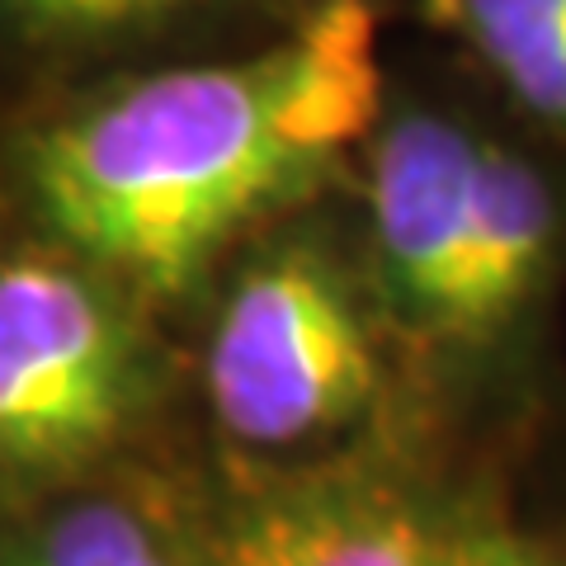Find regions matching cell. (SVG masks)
<instances>
[{"instance_id": "obj_1", "label": "cell", "mask_w": 566, "mask_h": 566, "mask_svg": "<svg viewBox=\"0 0 566 566\" xmlns=\"http://www.w3.org/2000/svg\"><path fill=\"white\" fill-rule=\"evenodd\" d=\"M378 114L374 10L331 0L270 52L156 71L48 128L29 180L81 255L180 293L245 222L307 193Z\"/></svg>"}, {"instance_id": "obj_9", "label": "cell", "mask_w": 566, "mask_h": 566, "mask_svg": "<svg viewBox=\"0 0 566 566\" xmlns=\"http://www.w3.org/2000/svg\"><path fill=\"white\" fill-rule=\"evenodd\" d=\"M316 6H331V0H316ZM316 6H312V10H316Z\"/></svg>"}, {"instance_id": "obj_2", "label": "cell", "mask_w": 566, "mask_h": 566, "mask_svg": "<svg viewBox=\"0 0 566 566\" xmlns=\"http://www.w3.org/2000/svg\"><path fill=\"white\" fill-rule=\"evenodd\" d=\"M374 392V326L335 255L293 241L232 283L208 340V401L237 444H312L345 430Z\"/></svg>"}, {"instance_id": "obj_7", "label": "cell", "mask_w": 566, "mask_h": 566, "mask_svg": "<svg viewBox=\"0 0 566 566\" xmlns=\"http://www.w3.org/2000/svg\"><path fill=\"white\" fill-rule=\"evenodd\" d=\"M14 566H189V557L137 505L81 501L48 520Z\"/></svg>"}, {"instance_id": "obj_6", "label": "cell", "mask_w": 566, "mask_h": 566, "mask_svg": "<svg viewBox=\"0 0 566 566\" xmlns=\"http://www.w3.org/2000/svg\"><path fill=\"white\" fill-rule=\"evenodd\" d=\"M543 137L566 147V0H424Z\"/></svg>"}, {"instance_id": "obj_4", "label": "cell", "mask_w": 566, "mask_h": 566, "mask_svg": "<svg viewBox=\"0 0 566 566\" xmlns=\"http://www.w3.org/2000/svg\"><path fill=\"white\" fill-rule=\"evenodd\" d=\"M491 133L439 109L392 114L368 133V241L378 289L406 326L453 345L476 241Z\"/></svg>"}, {"instance_id": "obj_5", "label": "cell", "mask_w": 566, "mask_h": 566, "mask_svg": "<svg viewBox=\"0 0 566 566\" xmlns=\"http://www.w3.org/2000/svg\"><path fill=\"white\" fill-rule=\"evenodd\" d=\"M444 534L387 476L331 472L255 501L218 566H444Z\"/></svg>"}, {"instance_id": "obj_3", "label": "cell", "mask_w": 566, "mask_h": 566, "mask_svg": "<svg viewBox=\"0 0 566 566\" xmlns=\"http://www.w3.org/2000/svg\"><path fill=\"white\" fill-rule=\"evenodd\" d=\"M133 401L118 307L71 264H0V468H66L109 444Z\"/></svg>"}, {"instance_id": "obj_8", "label": "cell", "mask_w": 566, "mask_h": 566, "mask_svg": "<svg viewBox=\"0 0 566 566\" xmlns=\"http://www.w3.org/2000/svg\"><path fill=\"white\" fill-rule=\"evenodd\" d=\"M193 0H0V14L39 39L104 43L123 33H147L185 14Z\"/></svg>"}]
</instances>
